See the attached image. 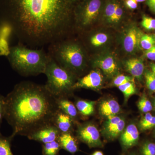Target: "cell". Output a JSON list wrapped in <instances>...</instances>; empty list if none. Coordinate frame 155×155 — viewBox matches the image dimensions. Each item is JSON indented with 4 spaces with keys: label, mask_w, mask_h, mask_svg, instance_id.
Instances as JSON below:
<instances>
[{
    "label": "cell",
    "mask_w": 155,
    "mask_h": 155,
    "mask_svg": "<svg viewBox=\"0 0 155 155\" xmlns=\"http://www.w3.org/2000/svg\"><path fill=\"white\" fill-rule=\"evenodd\" d=\"M81 1L0 0V18L12 26L20 43L49 45L67 38Z\"/></svg>",
    "instance_id": "cell-1"
},
{
    "label": "cell",
    "mask_w": 155,
    "mask_h": 155,
    "mask_svg": "<svg viewBox=\"0 0 155 155\" xmlns=\"http://www.w3.org/2000/svg\"><path fill=\"white\" fill-rule=\"evenodd\" d=\"M5 98V117L13 129L12 135L27 137L53 124L59 110L56 98L45 85L29 81L17 84Z\"/></svg>",
    "instance_id": "cell-2"
},
{
    "label": "cell",
    "mask_w": 155,
    "mask_h": 155,
    "mask_svg": "<svg viewBox=\"0 0 155 155\" xmlns=\"http://www.w3.org/2000/svg\"><path fill=\"white\" fill-rule=\"evenodd\" d=\"M7 57L14 70L28 77L44 74L50 56L43 49H32L20 43L10 48Z\"/></svg>",
    "instance_id": "cell-3"
},
{
    "label": "cell",
    "mask_w": 155,
    "mask_h": 155,
    "mask_svg": "<svg viewBox=\"0 0 155 155\" xmlns=\"http://www.w3.org/2000/svg\"><path fill=\"white\" fill-rule=\"evenodd\" d=\"M48 54L60 66L76 75L85 69L86 58L80 43L64 39L48 45Z\"/></svg>",
    "instance_id": "cell-4"
},
{
    "label": "cell",
    "mask_w": 155,
    "mask_h": 155,
    "mask_svg": "<svg viewBox=\"0 0 155 155\" xmlns=\"http://www.w3.org/2000/svg\"><path fill=\"white\" fill-rule=\"evenodd\" d=\"M44 74L47 78L45 86L55 97L67 98L74 90L75 75L60 66L51 56Z\"/></svg>",
    "instance_id": "cell-5"
},
{
    "label": "cell",
    "mask_w": 155,
    "mask_h": 155,
    "mask_svg": "<svg viewBox=\"0 0 155 155\" xmlns=\"http://www.w3.org/2000/svg\"><path fill=\"white\" fill-rule=\"evenodd\" d=\"M102 7L101 0H82L77 6L74 16V26L83 31L94 22Z\"/></svg>",
    "instance_id": "cell-6"
},
{
    "label": "cell",
    "mask_w": 155,
    "mask_h": 155,
    "mask_svg": "<svg viewBox=\"0 0 155 155\" xmlns=\"http://www.w3.org/2000/svg\"><path fill=\"white\" fill-rule=\"evenodd\" d=\"M77 137L89 147H96L101 144L99 130L95 125L86 123L78 127Z\"/></svg>",
    "instance_id": "cell-7"
},
{
    "label": "cell",
    "mask_w": 155,
    "mask_h": 155,
    "mask_svg": "<svg viewBox=\"0 0 155 155\" xmlns=\"http://www.w3.org/2000/svg\"><path fill=\"white\" fill-rule=\"evenodd\" d=\"M61 132L54 124H50L38 129L27 137L28 139L42 144L57 140Z\"/></svg>",
    "instance_id": "cell-8"
},
{
    "label": "cell",
    "mask_w": 155,
    "mask_h": 155,
    "mask_svg": "<svg viewBox=\"0 0 155 155\" xmlns=\"http://www.w3.org/2000/svg\"><path fill=\"white\" fill-rule=\"evenodd\" d=\"M103 76L98 70H93L75 82L73 88H85L96 89L101 85Z\"/></svg>",
    "instance_id": "cell-9"
},
{
    "label": "cell",
    "mask_w": 155,
    "mask_h": 155,
    "mask_svg": "<svg viewBox=\"0 0 155 155\" xmlns=\"http://www.w3.org/2000/svg\"><path fill=\"white\" fill-rule=\"evenodd\" d=\"M141 32L136 27L130 28L127 31L123 41L124 49L127 53H132L138 48L140 45Z\"/></svg>",
    "instance_id": "cell-10"
},
{
    "label": "cell",
    "mask_w": 155,
    "mask_h": 155,
    "mask_svg": "<svg viewBox=\"0 0 155 155\" xmlns=\"http://www.w3.org/2000/svg\"><path fill=\"white\" fill-rule=\"evenodd\" d=\"M0 26V56L8 57L10 54L8 39L14 30L8 22L2 21Z\"/></svg>",
    "instance_id": "cell-11"
},
{
    "label": "cell",
    "mask_w": 155,
    "mask_h": 155,
    "mask_svg": "<svg viewBox=\"0 0 155 155\" xmlns=\"http://www.w3.org/2000/svg\"><path fill=\"white\" fill-rule=\"evenodd\" d=\"M73 121L70 116L59 109L54 117L53 124L61 133H71Z\"/></svg>",
    "instance_id": "cell-12"
},
{
    "label": "cell",
    "mask_w": 155,
    "mask_h": 155,
    "mask_svg": "<svg viewBox=\"0 0 155 155\" xmlns=\"http://www.w3.org/2000/svg\"><path fill=\"white\" fill-rule=\"evenodd\" d=\"M125 127V121L117 116L108 118L105 129L107 134L110 138H116L120 134Z\"/></svg>",
    "instance_id": "cell-13"
},
{
    "label": "cell",
    "mask_w": 155,
    "mask_h": 155,
    "mask_svg": "<svg viewBox=\"0 0 155 155\" xmlns=\"http://www.w3.org/2000/svg\"><path fill=\"white\" fill-rule=\"evenodd\" d=\"M57 140L61 149L65 150L70 153H75L79 150L77 139L72 133H61Z\"/></svg>",
    "instance_id": "cell-14"
},
{
    "label": "cell",
    "mask_w": 155,
    "mask_h": 155,
    "mask_svg": "<svg viewBox=\"0 0 155 155\" xmlns=\"http://www.w3.org/2000/svg\"><path fill=\"white\" fill-rule=\"evenodd\" d=\"M139 138V133L136 126L130 124L127 126L121 136V142L125 147L129 148L135 145Z\"/></svg>",
    "instance_id": "cell-15"
},
{
    "label": "cell",
    "mask_w": 155,
    "mask_h": 155,
    "mask_svg": "<svg viewBox=\"0 0 155 155\" xmlns=\"http://www.w3.org/2000/svg\"><path fill=\"white\" fill-rule=\"evenodd\" d=\"M125 67L127 71L134 77L141 79L144 71V64L141 59L133 58L125 62Z\"/></svg>",
    "instance_id": "cell-16"
},
{
    "label": "cell",
    "mask_w": 155,
    "mask_h": 155,
    "mask_svg": "<svg viewBox=\"0 0 155 155\" xmlns=\"http://www.w3.org/2000/svg\"><path fill=\"white\" fill-rule=\"evenodd\" d=\"M59 109L70 116L73 121L77 118L78 113L76 106L67 97L56 98Z\"/></svg>",
    "instance_id": "cell-17"
},
{
    "label": "cell",
    "mask_w": 155,
    "mask_h": 155,
    "mask_svg": "<svg viewBox=\"0 0 155 155\" xmlns=\"http://www.w3.org/2000/svg\"><path fill=\"white\" fill-rule=\"evenodd\" d=\"M97 65L106 75H113L117 72L118 67L116 61L111 56L104 57L97 61Z\"/></svg>",
    "instance_id": "cell-18"
},
{
    "label": "cell",
    "mask_w": 155,
    "mask_h": 155,
    "mask_svg": "<svg viewBox=\"0 0 155 155\" xmlns=\"http://www.w3.org/2000/svg\"><path fill=\"white\" fill-rule=\"evenodd\" d=\"M120 110V106L116 100L111 99L104 101L100 105L101 113L108 118L116 116L119 113Z\"/></svg>",
    "instance_id": "cell-19"
},
{
    "label": "cell",
    "mask_w": 155,
    "mask_h": 155,
    "mask_svg": "<svg viewBox=\"0 0 155 155\" xmlns=\"http://www.w3.org/2000/svg\"><path fill=\"white\" fill-rule=\"evenodd\" d=\"M94 102L84 100H78L75 104L78 113L84 117L91 116L94 111Z\"/></svg>",
    "instance_id": "cell-20"
},
{
    "label": "cell",
    "mask_w": 155,
    "mask_h": 155,
    "mask_svg": "<svg viewBox=\"0 0 155 155\" xmlns=\"http://www.w3.org/2000/svg\"><path fill=\"white\" fill-rule=\"evenodd\" d=\"M14 137L12 135L5 137L0 132V155H14L11 150V142Z\"/></svg>",
    "instance_id": "cell-21"
},
{
    "label": "cell",
    "mask_w": 155,
    "mask_h": 155,
    "mask_svg": "<svg viewBox=\"0 0 155 155\" xmlns=\"http://www.w3.org/2000/svg\"><path fill=\"white\" fill-rule=\"evenodd\" d=\"M61 146L58 140L42 144V155H58Z\"/></svg>",
    "instance_id": "cell-22"
},
{
    "label": "cell",
    "mask_w": 155,
    "mask_h": 155,
    "mask_svg": "<svg viewBox=\"0 0 155 155\" xmlns=\"http://www.w3.org/2000/svg\"><path fill=\"white\" fill-rule=\"evenodd\" d=\"M155 126V116L147 113L140 121V127L142 130L151 129Z\"/></svg>",
    "instance_id": "cell-23"
},
{
    "label": "cell",
    "mask_w": 155,
    "mask_h": 155,
    "mask_svg": "<svg viewBox=\"0 0 155 155\" xmlns=\"http://www.w3.org/2000/svg\"><path fill=\"white\" fill-rule=\"evenodd\" d=\"M140 45L143 49H150L155 45V36L149 35H143L140 38Z\"/></svg>",
    "instance_id": "cell-24"
},
{
    "label": "cell",
    "mask_w": 155,
    "mask_h": 155,
    "mask_svg": "<svg viewBox=\"0 0 155 155\" xmlns=\"http://www.w3.org/2000/svg\"><path fill=\"white\" fill-rule=\"evenodd\" d=\"M117 4L118 2L116 1H112L106 4L104 10V16L109 22L115 13Z\"/></svg>",
    "instance_id": "cell-25"
},
{
    "label": "cell",
    "mask_w": 155,
    "mask_h": 155,
    "mask_svg": "<svg viewBox=\"0 0 155 155\" xmlns=\"http://www.w3.org/2000/svg\"><path fill=\"white\" fill-rule=\"evenodd\" d=\"M119 89L122 92L125 98L127 99L130 96L136 93V88L132 82H127L118 87Z\"/></svg>",
    "instance_id": "cell-26"
},
{
    "label": "cell",
    "mask_w": 155,
    "mask_h": 155,
    "mask_svg": "<svg viewBox=\"0 0 155 155\" xmlns=\"http://www.w3.org/2000/svg\"><path fill=\"white\" fill-rule=\"evenodd\" d=\"M107 40L108 36L106 34L100 33L92 36L90 43L93 46L98 47L105 43Z\"/></svg>",
    "instance_id": "cell-27"
},
{
    "label": "cell",
    "mask_w": 155,
    "mask_h": 155,
    "mask_svg": "<svg viewBox=\"0 0 155 155\" xmlns=\"http://www.w3.org/2000/svg\"><path fill=\"white\" fill-rule=\"evenodd\" d=\"M138 109L143 113H147L151 111L153 106L151 103L146 97L143 96L139 100L137 104Z\"/></svg>",
    "instance_id": "cell-28"
},
{
    "label": "cell",
    "mask_w": 155,
    "mask_h": 155,
    "mask_svg": "<svg viewBox=\"0 0 155 155\" xmlns=\"http://www.w3.org/2000/svg\"><path fill=\"white\" fill-rule=\"evenodd\" d=\"M147 86L150 90L155 91V75L152 72L147 71L145 73Z\"/></svg>",
    "instance_id": "cell-29"
},
{
    "label": "cell",
    "mask_w": 155,
    "mask_h": 155,
    "mask_svg": "<svg viewBox=\"0 0 155 155\" xmlns=\"http://www.w3.org/2000/svg\"><path fill=\"white\" fill-rule=\"evenodd\" d=\"M142 155H155V144L147 142L143 146L141 150Z\"/></svg>",
    "instance_id": "cell-30"
},
{
    "label": "cell",
    "mask_w": 155,
    "mask_h": 155,
    "mask_svg": "<svg viewBox=\"0 0 155 155\" xmlns=\"http://www.w3.org/2000/svg\"><path fill=\"white\" fill-rule=\"evenodd\" d=\"M141 25L143 28L147 30L155 29V19L146 16H143Z\"/></svg>",
    "instance_id": "cell-31"
},
{
    "label": "cell",
    "mask_w": 155,
    "mask_h": 155,
    "mask_svg": "<svg viewBox=\"0 0 155 155\" xmlns=\"http://www.w3.org/2000/svg\"><path fill=\"white\" fill-rule=\"evenodd\" d=\"M124 14V10L122 6L118 3L116 6L115 13L110 19V22H117L121 19Z\"/></svg>",
    "instance_id": "cell-32"
},
{
    "label": "cell",
    "mask_w": 155,
    "mask_h": 155,
    "mask_svg": "<svg viewBox=\"0 0 155 155\" xmlns=\"http://www.w3.org/2000/svg\"><path fill=\"white\" fill-rule=\"evenodd\" d=\"M133 79L130 76L121 75L116 77L114 80V84L115 86L119 87L129 82H132Z\"/></svg>",
    "instance_id": "cell-33"
},
{
    "label": "cell",
    "mask_w": 155,
    "mask_h": 155,
    "mask_svg": "<svg viewBox=\"0 0 155 155\" xmlns=\"http://www.w3.org/2000/svg\"><path fill=\"white\" fill-rule=\"evenodd\" d=\"M5 97L0 94V127L5 117Z\"/></svg>",
    "instance_id": "cell-34"
},
{
    "label": "cell",
    "mask_w": 155,
    "mask_h": 155,
    "mask_svg": "<svg viewBox=\"0 0 155 155\" xmlns=\"http://www.w3.org/2000/svg\"><path fill=\"white\" fill-rule=\"evenodd\" d=\"M145 55L149 60L155 61V45L150 49L146 50Z\"/></svg>",
    "instance_id": "cell-35"
},
{
    "label": "cell",
    "mask_w": 155,
    "mask_h": 155,
    "mask_svg": "<svg viewBox=\"0 0 155 155\" xmlns=\"http://www.w3.org/2000/svg\"><path fill=\"white\" fill-rule=\"evenodd\" d=\"M136 0H126L125 5L129 9L134 10L137 7V3Z\"/></svg>",
    "instance_id": "cell-36"
},
{
    "label": "cell",
    "mask_w": 155,
    "mask_h": 155,
    "mask_svg": "<svg viewBox=\"0 0 155 155\" xmlns=\"http://www.w3.org/2000/svg\"><path fill=\"white\" fill-rule=\"evenodd\" d=\"M147 4L150 9L155 13V0H147Z\"/></svg>",
    "instance_id": "cell-37"
},
{
    "label": "cell",
    "mask_w": 155,
    "mask_h": 155,
    "mask_svg": "<svg viewBox=\"0 0 155 155\" xmlns=\"http://www.w3.org/2000/svg\"><path fill=\"white\" fill-rule=\"evenodd\" d=\"M152 71L154 74L155 75V64H151L150 65Z\"/></svg>",
    "instance_id": "cell-38"
},
{
    "label": "cell",
    "mask_w": 155,
    "mask_h": 155,
    "mask_svg": "<svg viewBox=\"0 0 155 155\" xmlns=\"http://www.w3.org/2000/svg\"><path fill=\"white\" fill-rule=\"evenodd\" d=\"M92 155H104L103 153L101 151H97L95 152Z\"/></svg>",
    "instance_id": "cell-39"
},
{
    "label": "cell",
    "mask_w": 155,
    "mask_h": 155,
    "mask_svg": "<svg viewBox=\"0 0 155 155\" xmlns=\"http://www.w3.org/2000/svg\"><path fill=\"white\" fill-rule=\"evenodd\" d=\"M137 2H144L146 0H136Z\"/></svg>",
    "instance_id": "cell-40"
},
{
    "label": "cell",
    "mask_w": 155,
    "mask_h": 155,
    "mask_svg": "<svg viewBox=\"0 0 155 155\" xmlns=\"http://www.w3.org/2000/svg\"><path fill=\"white\" fill-rule=\"evenodd\" d=\"M154 109L155 110V100L154 101Z\"/></svg>",
    "instance_id": "cell-41"
},
{
    "label": "cell",
    "mask_w": 155,
    "mask_h": 155,
    "mask_svg": "<svg viewBox=\"0 0 155 155\" xmlns=\"http://www.w3.org/2000/svg\"></svg>",
    "instance_id": "cell-42"
},
{
    "label": "cell",
    "mask_w": 155,
    "mask_h": 155,
    "mask_svg": "<svg viewBox=\"0 0 155 155\" xmlns=\"http://www.w3.org/2000/svg\"></svg>",
    "instance_id": "cell-43"
}]
</instances>
